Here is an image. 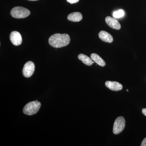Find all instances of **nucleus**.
Here are the masks:
<instances>
[{"mask_svg": "<svg viewBox=\"0 0 146 146\" xmlns=\"http://www.w3.org/2000/svg\"><path fill=\"white\" fill-rule=\"evenodd\" d=\"M70 42V36L67 34L56 33L50 36L48 40L49 44L55 48L66 46Z\"/></svg>", "mask_w": 146, "mask_h": 146, "instance_id": "1", "label": "nucleus"}, {"mask_svg": "<svg viewBox=\"0 0 146 146\" xmlns=\"http://www.w3.org/2000/svg\"><path fill=\"white\" fill-rule=\"evenodd\" d=\"M41 106V103L36 100L35 101L31 102L25 106L23 112L25 115L29 116L35 115L38 112Z\"/></svg>", "mask_w": 146, "mask_h": 146, "instance_id": "2", "label": "nucleus"}, {"mask_svg": "<svg viewBox=\"0 0 146 146\" xmlns=\"http://www.w3.org/2000/svg\"><path fill=\"white\" fill-rule=\"evenodd\" d=\"M30 14V11L22 7H16L11 11V16L13 18L18 19L27 18Z\"/></svg>", "mask_w": 146, "mask_h": 146, "instance_id": "3", "label": "nucleus"}, {"mask_svg": "<svg viewBox=\"0 0 146 146\" xmlns=\"http://www.w3.org/2000/svg\"><path fill=\"white\" fill-rule=\"evenodd\" d=\"M125 121L123 117H119L115 120L113 128V132L115 134H118L121 132L125 128Z\"/></svg>", "mask_w": 146, "mask_h": 146, "instance_id": "4", "label": "nucleus"}, {"mask_svg": "<svg viewBox=\"0 0 146 146\" xmlns=\"http://www.w3.org/2000/svg\"><path fill=\"white\" fill-rule=\"evenodd\" d=\"M35 69V66L34 63L32 61H28L24 65L23 70V75L25 77H30L33 74Z\"/></svg>", "mask_w": 146, "mask_h": 146, "instance_id": "5", "label": "nucleus"}, {"mask_svg": "<svg viewBox=\"0 0 146 146\" xmlns=\"http://www.w3.org/2000/svg\"><path fill=\"white\" fill-rule=\"evenodd\" d=\"M11 42L15 46H18L21 44L23 41L22 36L20 33L14 31L11 33L10 35Z\"/></svg>", "mask_w": 146, "mask_h": 146, "instance_id": "6", "label": "nucleus"}, {"mask_svg": "<svg viewBox=\"0 0 146 146\" xmlns=\"http://www.w3.org/2000/svg\"><path fill=\"white\" fill-rule=\"evenodd\" d=\"M105 21L108 25L114 29L119 30L121 28L120 25L117 20L110 16H107L105 19Z\"/></svg>", "mask_w": 146, "mask_h": 146, "instance_id": "7", "label": "nucleus"}, {"mask_svg": "<svg viewBox=\"0 0 146 146\" xmlns=\"http://www.w3.org/2000/svg\"><path fill=\"white\" fill-rule=\"evenodd\" d=\"M107 88L113 91H119L123 89V85L117 82L107 81L105 82Z\"/></svg>", "mask_w": 146, "mask_h": 146, "instance_id": "8", "label": "nucleus"}, {"mask_svg": "<svg viewBox=\"0 0 146 146\" xmlns=\"http://www.w3.org/2000/svg\"><path fill=\"white\" fill-rule=\"evenodd\" d=\"M99 37L103 42L107 43H112L113 41V37L112 35L107 32L102 31L99 33Z\"/></svg>", "mask_w": 146, "mask_h": 146, "instance_id": "9", "label": "nucleus"}, {"mask_svg": "<svg viewBox=\"0 0 146 146\" xmlns=\"http://www.w3.org/2000/svg\"><path fill=\"white\" fill-rule=\"evenodd\" d=\"M82 16L81 13L78 12H74L69 14L68 19L69 21L74 22H80L82 20Z\"/></svg>", "mask_w": 146, "mask_h": 146, "instance_id": "10", "label": "nucleus"}, {"mask_svg": "<svg viewBox=\"0 0 146 146\" xmlns=\"http://www.w3.org/2000/svg\"><path fill=\"white\" fill-rule=\"evenodd\" d=\"M91 58L92 60H94L95 63H96L100 66H101V67H104L105 66L106 63L104 60L97 54H92L91 55Z\"/></svg>", "mask_w": 146, "mask_h": 146, "instance_id": "11", "label": "nucleus"}, {"mask_svg": "<svg viewBox=\"0 0 146 146\" xmlns=\"http://www.w3.org/2000/svg\"><path fill=\"white\" fill-rule=\"evenodd\" d=\"M78 58L80 60H81L84 64L88 66H91L94 63L91 58L83 54H79Z\"/></svg>", "mask_w": 146, "mask_h": 146, "instance_id": "12", "label": "nucleus"}, {"mask_svg": "<svg viewBox=\"0 0 146 146\" xmlns=\"http://www.w3.org/2000/svg\"><path fill=\"white\" fill-rule=\"evenodd\" d=\"M125 12L122 9H120L117 11H115L113 13V16L115 18H121L124 15Z\"/></svg>", "mask_w": 146, "mask_h": 146, "instance_id": "13", "label": "nucleus"}, {"mask_svg": "<svg viewBox=\"0 0 146 146\" xmlns=\"http://www.w3.org/2000/svg\"><path fill=\"white\" fill-rule=\"evenodd\" d=\"M67 1L68 2L70 3L74 4L78 2L79 0H67Z\"/></svg>", "mask_w": 146, "mask_h": 146, "instance_id": "14", "label": "nucleus"}, {"mask_svg": "<svg viewBox=\"0 0 146 146\" xmlns=\"http://www.w3.org/2000/svg\"><path fill=\"white\" fill-rule=\"evenodd\" d=\"M141 146H146V138H144L142 141L141 145Z\"/></svg>", "mask_w": 146, "mask_h": 146, "instance_id": "15", "label": "nucleus"}, {"mask_svg": "<svg viewBox=\"0 0 146 146\" xmlns=\"http://www.w3.org/2000/svg\"><path fill=\"white\" fill-rule=\"evenodd\" d=\"M143 114L146 117V108H143L142 110Z\"/></svg>", "mask_w": 146, "mask_h": 146, "instance_id": "16", "label": "nucleus"}, {"mask_svg": "<svg viewBox=\"0 0 146 146\" xmlns=\"http://www.w3.org/2000/svg\"><path fill=\"white\" fill-rule=\"evenodd\" d=\"M28 1H38V0H28Z\"/></svg>", "mask_w": 146, "mask_h": 146, "instance_id": "17", "label": "nucleus"}, {"mask_svg": "<svg viewBox=\"0 0 146 146\" xmlns=\"http://www.w3.org/2000/svg\"><path fill=\"white\" fill-rule=\"evenodd\" d=\"M127 91H129L128 90V89H127Z\"/></svg>", "mask_w": 146, "mask_h": 146, "instance_id": "18", "label": "nucleus"}]
</instances>
